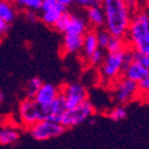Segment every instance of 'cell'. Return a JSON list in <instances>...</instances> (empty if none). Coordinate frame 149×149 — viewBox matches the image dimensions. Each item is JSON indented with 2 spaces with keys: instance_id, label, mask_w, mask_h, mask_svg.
I'll use <instances>...</instances> for the list:
<instances>
[{
  "instance_id": "f546056e",
  "label": "cell",
  "mask_w": 149,
  "mask_h": 149,
  "mask_svg": "<svg viewBox=\"0 0 149 149\" xmlns=\"http://www.w3.org/2000/svg\"><path fill=\"white\" fill-rule=\"evenodd\" d=\"M8 30H10V24L0 18V36L6 34L8 32Z\"/></svg>"
},
{
  "instance_id": "d590c367",
  "label": "cell",
  "mask_w": 149,
  "mask_h": 149,
  "mask_svg": "<svg viewBox=\"0 0 149 149\" xmlns=\"http://www.w3.org/2000/svg\"><path fill=\"white\" fill-rule=\"evenodd\" d=\"M0 128H1V127H0Z\"/></svg>"
},
{
  "instance_id": "836d02e7",
  "label": "cell",
  "mask_w": 149,
  "mask_h": 149,
  "mask_svg": "<svg viewBox=\"0 0 149 149\" xmlns=\"http://www.w3.org/2000/svg\"><path fill=\"white\" fill-rule=\"evenodd\" d=\"M143 96L146 97V102L149 103V92H148V94H146V95H143Z\"/></svg>"
},
{
  "instance_id": "cb8c5ba5",
  "label": "cell",
  "mask_w": 149,
  "mask_h": 149,
  "mask_svg": "<svg viewBox=\"0 0 149 149\" xmlns=\"http://www.w3.org/2000/svg\"><path fill=\"white\" fill-rule=\"evenodd\" d=\"M97 40H98V47L100 49H105L109 40H110V37L111 34L109 33V31L105 30H98L97 32Z\"/></svg>"
},
{
  "instance_id": "52a82bcc",
  "label": "cell",
  "mask_w": 149,
  "mask_h": 149,
  "mask_svg": "<svg viewBox=\"0 0 149 149\" xmlns=\"http://www.w3.org/2000/svg\"><path fill=\"white\" fill-rule=\"evenodd\" d=\"M115 101L118 104H125L128 102H132L139 95V84L127 77L121 79L117 78L116 86H115Z\"/></svg>"
},
{
  "instance_id": "e575fe53",
  "label": "cell",
  "mask_w": 149,
  "mask_h": 149,
  "mask_svg": "<svg viewBox=\"0 0 149 149\" xmlns=\"http://www.w3.org/2000/svg\"><path fill=\"white\" fill-rule=\"evenodd\" d=\"M3 101H4V95L1 94V92H0V103H1Z\"/></svg>"
},
{
  "instance_id": "603a6c76",
  "label": "cell",
  "mask_w": 149,
  "mask_h": 149,
  "mask_svg": "<svg viewBox=\"0 0 149 149\" xmlns=\"http://www.w3.org/2000/svg\"><path fill=\"white\" fill-rule=\"evenodd\" d=\"M127 115H128L127 109H125L123 105H117V107H115V108L108 114V117H109L110 120L115 121V122H118V121H123V120L127 117Z\"/></svg>"
},
{
  "instance_id": "6da1fadb",
  "label": "cell",
  "mask_w": 149,
  "mask_h": 149,
  "mask_svg": "<svg viewBox=\"0 0 149 149\" xmlns=\"http://www.w3.org/2000/svg\"><path fill=\"white\" fill-rule=\"evenodd\" d=\"M104 13V26L111 36L124 37L132 19V12L124 0H101Z\"/></svg>"
},
{
  "instance_id": "5b68a950",
  "label": "cell",
  "mask_w": 149,
  "mask_h": 149,
  "mask_svg": "<svg viewBox=\"0 0 149 149\" xmlns=\"http://www.w3.org/2000/svg\"><path fill=\"white\" fill-rule=\"evenodd\" d=\"M127 52L128 49L117 52H108V54L101 63V72L104 79L114 81L118 78V76L123 72L124 69Z\"/></svg>"
},
{
  "instance_id": "ba28073f",
  "label": "cell",
  "mask_w": 149,
  "mask_h": 149,
  "mask_svg": "<svg viewBox=\"0 0 149 149\" xmlns=\"http://www.w3.org/2000/svg\"><path fill=\"white\" fill-rule=\"evenodd\" d=\"M61 94L64 97L66 109L73 108L88 100V91L81 83H70L61 88Z\"/></svg>"
},
{
  "instance_id": "9a60e30c",
  "label": "cell",
  "mask_w": 149,
  "mask_h": 149,
  "mask_svg": "<svg viewBox=\"0 0 149 149\" xmlns=\"http://www.w3.org/2000/svg\"><path fill=\"white\" fill-rule=\"evenodd\" d=\"M98 49V40L96 31H86L83 36V46L82 51L84 52L85 58L88 59L91 53Z\"/></svg>"
},
{
  "instance_id": "83f0119b",
  "label": "cell",
  "mask_w": 149,
  "mask_h": 149,
  "mask_svg": "<svg viewBox=\"0 0 149 149\" xmlns=\"http://www.w3.org/2000/svg\"><path fill=\"white\" fill-rule=\"evenodd\" d=\"M76 3L79 6L88 8V7H92V6H100L101 0H76Z\"/></svg>"
},
{
  "instance_id": "ac0fdd59",
  "label": "cell",
  "mask_w": 149,
  "mask_h": 149,
  "mask_svg": "<svg viewBox=\"0 0 149 149\" xmlns=\"http://www.w3.org/2000/svg\"><path fill=\"white\" fill-rule=\"evenodd\" d=\"M0 18L8 24H11L15 18L14 7L7 0H0Z\"/></svg>"
},
{
  "instance_id": "8fae6325",
  "label": "cell",
  "mask_w": 149,
  "mask_h": 149,
  "mask_svg": "<svg viewBox=\"0 0 149 149\" xmlns=\"http://www.w3.org/2000/svg\"><path fill=\"white\" fill-rule=\"evenodd\" d=\"M66 110V104L64 101V97L62 96V94H59L50 105H47V118L50 121L53 122H58L61 121L62 115L65 113Z\"/></svg>"
},
{
  "instance_id": "4dcf8cb0",
  "label": "cell",
  "mask_w": 149,
  "mask_h": 149,
  "mask_svg": "<svg viewBox=\"0 0 149 149\" xmlns=\"http://www.w3.org/2000/svg\"><path fill=\"white\" fill-rule=\"evenodd\" d=\"M25 18L27 20H30V22H36L37 19H38L36 11H26L25 12Z\"/></svg>"
},
{
  "instance_id": "277c9868",
  "label": "cell",
  "mask_w": 149,
  "mask_h": 149,
  "mask_svg": "<svg viewBox=\"0 0 149 149\" xmlns=\"http://www.w3.org/2000/svg\"><path fill=\"white\" fill-rule=\"evenodd\" d=\"M94 115H95V108L89 100H86L76 107L66 109L65 113L61 117L59 123L65 129H71L81 125Z\"/></svg>"
},
{
  "instance_id": "4316f807",
  "label": "cell",
  "mask_w": 149,
  "mask_h": 149,
  "mask_svg": "<svg viewBox=\"0 0 149 149\" xmlns=\"http://www.w3.org/2000/svg\"><path fill=\"white\" fill-rule=\"evenodd\" d=\"M133 58L140 62L144 68L149 70V53H141V52L133 51Z\"/></svg>"
},
{
  "instance_id": "1f68e13d",
  "label": "cell",
  "mask_w": 149,
  "mask_h": 149,
  "mask_svg": "<svg viewBox=\"0 0 149 149\" xmlns=\"http://www.w3.org/2000/svg\"><path fill=\"white\" fill-rule=\"evenodd\" d=\"M124 1L130 8H135L137 6V4H139V0H124Z\"/></svg>"
},
{
  "instance_id": "e0dca14e",
  "label": "cell",
  "mask_w": 149,
  "mask_h": 149,
  "mask_svg": "<svg viewBox=\"0 0 149 149\" xmlns=\"http://www.w3.org/2000/svg\"><path fill=\"white\" fill-rule=\"evenodd\" d=\"M66 11V8H52V10H46V11H42V15H40V20L47 25V26H52L54 25V23L57 22V19L59 18V15Z\"/></svg>"
},
{
  "instance_id": "7c38bea8",
  "label": "cell",
  "mask_w": 149,
  "mask_h": 149,
  "mask_svg": "<svg viewBox=\"0 0 149 149\" xmlns=\"http://www.w3.org/2000/svg\"><path fill=\"white\" fill-rule=\"evenodd\" d=\"M82 46H83V36L64 33L62 47L65 53H70V54L77 53L82 51Z\"/></svg>"
},
{
  "instance_id": "30bf717a",
  "label": "cell",
  "mask_w": 149,
  "mask_h": 149,
  "mask_svg": "<svg viewBox=\"0 0 149 149\" xmlns=\"http://www.w3.org/2000/svg\"><path fill=\"white\" fill-rule=\"evenodd\" d=\"M123 73H124V77L132 79L136 83H140L142 79H144L149 74V70L147 68H144L140 62H137L133 58L132 62H129L124 66Z\"/></svg>"
},
{
  "instance_id": "d6a6232c",
  "label": "cell",
  "mask_w": 149,
  "mask_h": 149,
  "mask_svg": "<svg viewBox=\"0 0 149 149\" xmlns=\"http://www.w3.org/2000/svg\"><path fill=\"white\" fill-rule=\"evenodd\" d=\"M58 1H59L61 4H63V5H65V6H69V5H71L72 3H76V0H58Z\"/></svg>"
},
{
  "instance_id": "d6986e66",
  "label": "cell",
  "mask_w": 149,
  "mask_h": 149,
  "mask_svg": "<svg viewBox=\"0 0 149 149\" xmlns=\"http://www.w3.org/2000/svg\"><path fill=\"white\" fill-rule=\"evenodd\" d=\"M127 45H128V43L124 39V37L111 36L105 50L108 52H117V51H122V50L127 49Z\"/></svg>"
},
{
  "instance_id": "d4e9b609",
  "label": "cell",
  "mask_w": 149,
  "mask_h": 149,
  "mask_svg": "<svg viewBox=\"0 0 149 149\" xmlns=\"http://www.w3.org/2000/svg\"><path fill=\"white\" fill-rule=\"evenodd\" d=\"M52 8H66V6L61 4L58 0H42V5L39 10L40 12L46 10H52Z\"/></svg>"
},
{
  "instance_id": "7a4b0ae2",
  "label": "cell",
  "mask_w": 149,
  "mask_h": 149,
  "mask_svg": "<svg viewBox=\"0 0 149 149\" xmlns=\"http://www.w3.org/2000/svg\"><path fill=\"white\" fill-rule=\"evenodd\" d=\"M125 37L133 51L149 53V12L140 11L132 17Z\"/></svg>"
},
{
  "instance_id": "f1b7e54d",
  "label": "cell",
  "mask_w": 149,
  "mask_h": 149,
  "mask_svg": "<svg viewBox=\"0 0 149 149\" xmlns=\"http://www.w3.org/2000/svg\"><path fill=\"white\" fill-rule=\"evenodd\" d=\"M137 84H139V91H140L141 95L148 94V92H149V74L144 79H142L140 83H137Z\"/></svg>"
},
{
  "instance_id": "ffe728a7",
  "label": "cell",
  "mask_w": 149,
  "mask_h": 149,
  "mask_svg": "<svg viewBox=\"0 0 149 149\" xmlns=\"http://www.w3.org/2000/svg\"><path fill=\"white\" fill-rule=\"evenodd\" d=\"M13 4L24 11H39L42 0H13Z\"/></svg>"
},
{
  "instance_id": "484cf974",
  "label": "cell",
  "mask_w": 149,
  "mask_h": 149,
  "mask_svg": "<svg viewBox=\"0 0 149 149\" xmlns=\"http://www.w3.org/2000/svg\"><path fill=\"white\" fill-rule=\"evenodd\" d=\"M103 58H104V54L101 51V49L98 47L96 51H94V52L91 53V56L88 58V62H89L90 65H100L102 63Z\"/></svg>"
},
{
  "instance_id": "44dd1931",
  "label": "cell",
  "mask_w": 149,
  "mask_h": 149,
  "mask_svg": "<svg viewBox=\"0 0 149 149\" xmlns=\"http://www.w3.org/2000/svg\"><path fill=\"white\" fill-rule=\"evenodd\" d=\"M43 83H44V82H43L39 77H33V78H31V79L27 82L26 88H25L26 96H27V97L33 98V97H34V95L37 94V91L39 90V88L42 86V84H43Z\"/></svg>"
},
{
  "instance_id": "8992f818",
  "label": "cell",
  "mask_w": 149,
  "mask_h": 149,
  "mask_svg": "<svg viewBox=\"0 0 149 149\" xmlns=\"http://www.w3.org/2000/svg\"><path fill=\"white\" fill-rule=\"evenodd\" d=\"M65 130L66 129L58 122H53L50 120H40L29 128V134L33 140L42 142L61 136Z\"/></svg>"
},
{
  "instance_id": "7402d4cb",
  "label": "cell",
  "mask_w": 149,
  "mask_h": 149,
  "mask_svg": "<svg viewBox=\"0 0 149 149\" xmlns=\"http://www.w3.org/2000/svg\"><path fill=\"white\" fill-rule=\"evenodd\" d=\"M70 19H71V13H69L68 11H64V12L59 15V18L57 19V22L54 23L53 27L57 30L58 32L64 33L65 30H66V27H68V25H69Z\"/></svg>"
},
{
  "instance_id": "3957f363",
  "label": "cell",
  "mask_w": 149,
  "mask_h": 149,
  "mask_svg": "<svg viewBox=\"0 0 149 149\" xmlns=\"http://www.w3.org/2000/svg\"><path fill=\"white\" fill-rule=\"evenodd\" d=\"M18 116H19L20 124L29 129L36 122L47 118V107L39 105L33 98L26 97L19 104Z\"/></svg>"
},
{
  "instance_id": "9c48e42d",
  "label": "cell",
  "mask_w": 149,
  "mask_h": 149,
  "mask_svg": "<svg viewBox=\"0 0 149 149\" xmlns=\"http://www.w3.org/2000/svg\"><path fill=\"white\" fill-rule=\"evenodd\" d=\"M59 94H61V88H58L57 85H53L51 83H43L39 90L37 91V94L34 95L33 100L39 105L47 107L57 98Z\"/></svg>"
},
{
  "instance_id": "5bb4252c",
  "label": "cell",
  "mask_w": 149,
  "mask_h": 149,
  "mask_svg": "<svg viewBox=\"0 0 149 149\" xmlns=\"http://www.w3.org/2000/svg\"><path fill=\"white\" fill-rule=\"evenodd\" d=\"M85 10H86V19L90 25H92L96 29H101L104 26L105 19H104V13H103L101 5L88 7Z\"/></svg>"
},
{
  "instance_id": "2e32d148",
  "label": "cell",
  "mask_w": 149,
  "mask_h": 149,
  "mask_svg": "<svg viewBox=\"0 0 149 149\" xmlns=\"http://www.w3.org/2000/svg\"><path fill=\"white\" fill-rule=\"evenodd\" d=\"M88 31V24L83 18L78 15L71 14V19L69 22V25L65 30L64 33L69 34H78V36H84V33Z\"/></svg>"
},
{
  "instance_id": "4fadbf2b",
  "label": "cell",
  "mask_w": 149,
  "mask_h": 149,
  "mask_svg": "<svg viewBox=\"0 0 149 149\" xmlns=\"http://www.w3.org/2000/svg\"><path fill=\"white\" fill-rule=\"evenodd\" d=\"M20 130L15 127H4L0 128V146H11L19 141Z\"/></svg>"
}]
</instances>
